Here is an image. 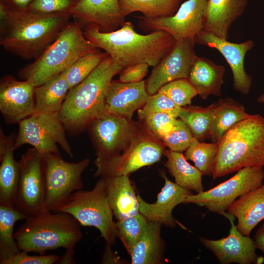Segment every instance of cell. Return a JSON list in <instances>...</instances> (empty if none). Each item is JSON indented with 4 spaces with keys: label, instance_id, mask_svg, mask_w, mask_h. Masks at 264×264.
Masks as SVG:
<instances>
[{
    "label": "cell",
    "instance_id": "obj_20",
    "mask_svg": "<svg viewBox=\"0 0 264 264\" xmlns=\"http://www.w3.org/2000/svg\"><path fill=\"white\" fill-rule=\"evenodd\" d=\"M162 176L165 180L164 185L157 194L154 203H148L140 195H137L139 211L148 221L158 222L167 227L174 228L176 226L172 215L174 208L176 205L183 203L186 198L193 195V193L171 181L165 174L162 173Z\"/></svg>",
    "mask_w": 264,
    "mask_h": 264
},
{
    "label": "cell",
    "instance_id": "obj_5",
    "mask_svg": "<svg viewBox=\"0 0 264 264\" xmlns=\"http://www.w3.org/2000/svg\"><path fill=\"white\" fill-rule=\"evenodd\" d=\"M81 226L69 214L48 211L26 219L14 237L21 251L44 255L58 248H74L83 238Z\"/></svg>",
    "mask_w": 264,
    "mask_h": 264
},
{
    "label": "cell",
    "instance_id": "obj_23",
    "mask_svg": "<svg viewBox=\"0 0 264 264\" xmlns=\"http://www.w3.org/2000/svg\"><path fill=\"white\" fill-rule=\"evenodd\" d=\"M247 4V0H207L202 30L227 40L230 27Z\"/></svg>",
    "mask_w": 264,
    "mask_h": 264
},
{
    "label": "cell",
    "instance_id": "obj_46",
    "mask_svg": "<svg viewBox=\"0 0 264 264\" xmlns=\"http://www.w3.org/2000/svg\"><path fill=\"white\" fill-rule=\"evenodd\" d=\"M75 253L74 248L66 249V252L59 258L56 264H75L74 259Z\"/></svg>",
    "mask_w": 264,
    "mask_h": 264
},
{
    "label": "cell",
    "instance_id": "obj_45",
    "mask_svg": "<svg viewBox=\"0 0 264 264\" xmlns=\"http://www.w3.org/2000/svg\"><path fill=\"white\" fill-rule=\"evenodd\" d=\"M253 241L256 248L264 254V222L256 230Z\"/></svg>",
    "mask_w": 264,
    "mask_h": 264
},
{
    "label": "cell",
    "instance_id": "obj_1",
    "mask_svg": "<svg viewBox=\"0 0 264 264\" xmlns=\"http://www.w3.org/2000/svg\"><path fill=\"white\" fill-rule=\"evenodd\" d=\"M84 34L97 49H102L115 62L124 67L146 63L154 67L166 55L175 40L168 33L157 30L143 35L134 30L130 22L118 29L101 31L95 25L85 26Z\"/></svg>",
    "mask_w": 264,
    "mask_h": 264
},
{
    "label": "cell",
    "instance_id": "obj_27",
    "mask_svg": "<svg viewBox=\"0 0 264 264\" xmlns=\"http://www.w3.org/2000/svg\"><path fill=\"white\" fill-rule=\"evenodd\" d=\"M162 224L148 222L142 238L130 255L132 264H161L164 263L165 243L161 236Z\"/></svg>",
    "mask_w": 264,
    "mask_h": 264
},
{
    "label": "cell",
    "instance_id": "obj_7",
    "mask_svg": "<svg viewBox=\"0 0 264 264\" xmlns=\"http://www.w3.org/2000/svg\"><path fill=\"white\" fill-rule=\"evenodd\" d=\"M57 212L70 214L82 226L97 228L108 245L115 243L116 225L107 197L105 178H100L91 190L74 192Z\"/></svg>",
    "mask_w": 264,
    "mask_h": 264
},
{
    "label": "cell",
    "instance_id": "obj_30",
    "mask_svg": "<svg viewBox=\"0 0 264 264\" xmlns=\"http://www.w3.org/2000/svg\"><path fill=\"white\" fill-rule=\"evenodd\" d=\"M164 155L167 158L164 165L177 184L196 194L203 191L202 173L191 165L182 153L168 149L165 151Z\"/></svg>",
    "mask_w": 264,
    "mask_h": 264
},
{
    "label": "cell",
    "instance_id": "obj_34",
    "mask_svg": "<svg viewBox=\"0 0 264 264\" xmlns=\"http://www.w3.org/2000/svg\"><path fill=\"white\" fill-rule=\"evenodd\" d=\"M149 221L140 212L115 222L117 237L130 255L135 245L144 236Z\"/></svg>",
    "mask_w": 264,
    "mask_h": 264
},
{
    "label": "cell",
    "instance_id": "obj_40",
    "mask_svg": "<svg viewBox=\"0 0 264 264\" xmlns=\"http://www.w3.org/2000/svg\"><path fill=\"white\" fill-rule=\"evenodd\" d=\"M180 108L166 95L157 92L150 95L142 108L138 110V115L141 119L150 113L162 112L177 118Z\"/></svg>",
    "mask_w": 264,
    "mask_h": 264
},
{
    "label": "cell",
    "instance_id": "obj_16",
    "mask_svg": "<svg viewBox=\"0 0 264 264\" xmlns=\"http://www.w3.org/2000/svg\"><path fill=\"white\" fill-rule=\"evenodd\" d=\"M220 215L230 221L231 228L228 235L217 240L200 237L201 243L213 253L221 264H258L260 258L256 252L257 248L253 239L238 231L233 215L226 212Z\"/></svg>",
    "mask_w": 264,
    "mask_h": 264
},
{
    "label": "cell",
    "instance_id": "obj_28",
    "mask_svg": "<svg viewBox=\"0 0 264 264\" xmlns=\"http://www.w3.org/2000/svg\"><path fill=\"white\" fill-rule=\"evenodd\" d=\"M216 102L209 138L213 143H218L233 126L251 115L246 112L242 104L230 97Z\"/></svg>",
    "mask_w": 264,
    "mask_h": 264
},
{
    "label": "cell",
    "instance_id": "obj_35",
    "mask_svg": "<svg viewBox=\"0 0 264 264\" xmlns=\"http://www.w3.org/2000/svg\"><path fill=\"white\" fill-rule=\"evenodd\" d=\"M108 56L98 49L81 57L62 73L70 88L85 80Z\"/></svg>",
    "mask_w": 264,
    "mask_h": 264
},
{
    "label": "cell",
    "instance_id": "obj_32",
    "mask_svg": "<svg viewBox=\"0 0 264 264\" xmlns=\"http://www.w3.org/2000/svg\"><path fill=\"white\" fill-rule=\"evenodd\" d=\"M28 217L14 207L0 205V261L19 253L14 227L19 220Z\"/></svg>",
    "mask_w": 264,
    "mask_h": 264
},
{
    "label": "cell",
    "instance_id": "obj_21",
    "mask_svg": "<svg viewBox=\"0 0 264 264\" xmlns=\"http://www.w3.org/2000/svg\"><path fill=\"white\" fill-rule=\"evenodd\" d=\"M150 96L146 89V81L126 83L112 80L107 91L105 113L132 119L134 112L142 107Z\"/></svg>",
    "mask_w": 264,
    "mask_h": 264
},
{
    "label": "cell",
    "instance_id": "obj_39",
    "mask_svg": "<svg viewBox=\"0 0 264 264\" xmlns=\"http://www.w3.org/2000/svg\"><path fill=\"white\" fill-rule=\"evenodd\" d=\"M196 137L190 128L180 119H177L174 129L161 140L172 151H185Z\"/></svg>",
    "mask_w": 264,
    "mask_h": 264
},
{
    "label": "cell",
    "instance_id": "obj_9",
    "mask_svg": "<svg viewBox=\"0 0 264 264\" xmlns=\"http://www.w3.org/2000/svg\"><path fill=\"white\" fill-rule=\"evenodd\" d=\"M159 140L143 130L121 153L107 157H96L95 177L108 178L130 174L159 161L165 151Z\"/></svg>",
    "mask_w": 264,
    "mask_h": 264
},
{
    "label": "cell",
    "instance_id": "obj_25",
    "mask_svg": "<svg viewBox=\"0 0 264 264\" xmlns=\"http://www.w3.org/2000/svg\"><path fill=\"white\" fill-rule=\"evenodd\" d=\"M107 193L112 213L117 220L135 215L139 211V203L129 175L104 178Z\"/></svg>",
    "mask_w": 264,
    "mask_h": 264
},
{
    "label": "cell",
    "instance_id": "obj_8",
    "mask_svg": "<svg viewBox=\"0 0 264 264\" xmlns=\"http://www.w3.org/2000/svg\"><path fill=\"white\" fill-rule=\"evenodd\" d=\"M89 163L88 158L70 162L60 154L42 155L45 203L48 211L56 212L74 192L83 188L82 175Z\"/></svg>",
    "mask_w": 264,
    "mask_h": 264
},
{
    "label": "cell",
    "instance_id": "obj_47",
    "mask_svg": "<svg viewBox=\"0 0 264 264\" xmlns=\"http://www.w3.org/2000/svg\"><path fill=\"white\" fill-rule=\"evenodd\" d=\"M257 101L260 104L264 105V93L257 97Z\"/></svg>",
    "mask_w": 264,
    "mask_h": 264
},
{
    "label": "cell",
    "instance_id": "obj_19",
    "mask_svg": "<svg viewBox=\"0 0 264 264\" xmlns=\"http://www.w3.org/2000/svg\"><path fill=\"white\" fill-rule=\"evenodd\" d=\"M70 14L81 25H95L104 32L116 30L126 22L119 0H79Z\"/></svg>",
    "mask_w": 264,
    "mask_h": 264
},
{
    "label": "cell",
    "instance_id": "obj_13",
    "mask_svg": "<svg viewBox=\"0 0 264 264\" xmlns=\"http://www.w3.org/2000/svg\"><path fill=\"white\" fill-rule=\"evenodd\" d=\"M42 155L28 149L19 160L20 176L14 207L28 218L48 212L42 168Z\"/></svg>",
    "mask_w": 264,
    "mask_h": 264
},
{
    "label": "cell",
    "instance_id": "obj_24",
    "mask_svg": "<svg viewBox=\"0 0 264 264\" xmlns=\"http://www.w3.org/2000/svg\"><path fill=\"white\" fill-rule=\"evenodd\" d=\"M227 211L237 219L238 231L249 237L252 230L264 220V183L239 197Z\"/></svg>",
    "mask_w": 264,
    "mask_h": 264
},
{
    "label": "cell",
    "instance_id": "obj_11",
    "mask_svg": "<svg viewBox=\"0 0 264 264\" xmlns=\"http://www.w3.org/2000/svg\"><path fill=\"white\" fill-rule=\"evenodd\" d=\"M264 179L263 167L243 168L232 177L206 191L187 197L184 204L192 203L220 214L242 195L261 186Z\"/></svg>",
    "mask_w": 264,
    "mask_h": 264
},
{
    "label": "cell",
    "instance_id": "obj_3",
    "mask_svg": "<svg viewBox=\"0 0 264 264\" xmlns=\"http://www.w3.org/2000/svg\"><path fill=\"white\" fill-rule=\"evenodd\" d=\"M124 68L108 55L85 80L69 89L58 112L66 132L77 135L105 114L109 85Z\"/></svg>",
    "mask_w": 264,
    "mask_h": 264
},
{
    "label": "cell",
    "instance_id": "obj_33",
    "mask_svg": "<svg viewBox=\"0 0 264 264\" xmlns=\"http://www.w3.org/2000/svg\"><path fill=\"white\" fill-rule=\"evenodd\" d=\"M216 102L207 107L191 106L181 107L178 117L190 128L195 137L200 141L210 138Z\"/></svg>",
    "mask_w": 264,
    "mask_h": 264
},
{
    "label": "cell",
    "instance_id": "obj_10",
    "mask_svg": "<svg viewBox=\"0 0 264 264\" xmlns=\"http://www.w3.org/2000/svg\"><path fill=\"white\" fill-rule=\"evenodd\" d=\"M15 148L28 144L42 155L60 154V145L71 158L73 154L58 113H34L19 124Z\"/></svg>",
    "mask_w": 264,
    "mask_h": 264
},
{
    "label": "cell",
    "instance_id": "obj_37",
    "mask_svg": "<svg viewBox=\"0 0 264 264\" xmlns=\"http://www.w3.org/2000/svg\"><path fill=\"white\" fill-rule=\"evenodd\" d=\"M158 92L166 95L180 107L191 105L192 99L198 94L187 78L171 81L162 87Z\"/></svg>",
    "mask_w": 264,
    "mask_h": 264
},
{
    "label": "cell",
    "instance_id": "obj_6",
    "mask_svg": "<svg viewBox=\"0 0 264 264\" xmlns=\"http://www.w3.org/2000/svg\"><path fill=\"white\" fill-rule=\"evenodd\" d=\"M98 49L84 36L82 25L69 22L34 61L21 68L19 77L35 87L61 73L76 60Z\"/></svg>",
    "mask_w": 264,
    "mask_h": 264
},
{
    "label": "cell",
    "instance_id": "obj_43",
    "mask_svg": "<svg viewBox=\"0 0 264 264\" xmlns=\"http://www.w3.org/2000/svg\"><path fill=\"white\" fill-rule=\"evenodd\" d=\"M149 65L138 63L125 67L120 72L119 81L122 83H133L142 81L147 75Z\"/></svg>",
    "mask_w": 264,
    "mask_h": 264
},
{
    "label": "cell",
    "instance_id": "obj_42",
    "mask_svg": "<svg viewBox=\"0 0 264 264\" xmlns=\"http://www.w3.org/2000/svg\"><path fill=\"white\" fill-rule=\"evenodd\" d=\"M28 252L21 251L19 253L0 261V264H53L59 258L57 255H30Z\"/></svg>",
    "mask_w": 264,
    "mask_h": 264
},
{
    "label": "cell",
    "instance_id": "obj_41",
    "mask_svg": "<svg viewBox=\"0 0 264 264\" xmlns=\"http://www.w3.org/2000/svg\"><path fill=\"white\" fill-rule=\"evenodd\" d=\"M79 0H33L27 10L45 14H70Z\"/></svg>",
    "mask_w": 264,
    "mask_h": 264
},
{
    "label": "cell",
    "instance_id": "obj_26",
    "mask_svg": "<svg viewBox=\"0 0 264 264\" xmlns=\"http://www.w3.org/2000/svg\"><path fill=\"white\" fill-rule=\"evenodd\" d=\"M225 67L204 57L196 58L190 70L188 80L202 99L211 95L220 96L223 84Z\"/></svg>",
    "mask_w": 264,
    "mask_h": 264
},
{
    "label": "cell",
    "instance_id": "obj_14",
    "mask_svg": "<svg viewBox=\"0 0 264 264\" xmlns=\"http://www.w3.org/2000/svg\"><path fill=\"white\" fill-rule=\"evenodd\" d=\"M207 0H187L180 5L171 16L147 18L134 16L138 25L145 32L162 30L176 40L189 39L194 41L195 36L203 29Z\"/></svg>",
    "mask_w": 264,
    "mask_h": 264
},
{
    "label": "cell",
    "instance_id": "obj_4",
    "mask_svg": "<svg viewBox=\"0 0 264 264\" xmlns=\"http://www.w3.org/2000/svg\"><path fill=\"white\" fill-rule=\"evenodd\" d=\"M264 166V117L259 114L237 123L218 142L213 179L249 167Z\"/></svg>",
    "mask_w": 264,
    "mask_h": 264
},
{
    "label": "cell",
    "instance_id": "obj_18",
    "mask_svg": "<svg viewBox=\"0 0 264 264\" xmlns=\"http://www.w3.org/2000/svg\"><path fill=\"white\" fill-rule=\"evenodd\" d=\"M35 88L11 75L0 78V111L7 124H19L35 113Z\"/></svg>",
    "mask_w": 264,
    "mask_h": 264
},
{
    "label": "cell",
    "instance_id": "obj_2",
    "mask_svg": "<svg viewBox=\"0 0 264 264\" xmlns=\"http://www.w3.org/2000/svg\"><path fill=\"white\" fill-rule=\"evenodd\" d=\"M70 14H45L10 10L0 22V44L24 60H35L69 22Z\"/></svg>",
    "mask_w": 264,
    "mask_h": 264
},
{
    "label": "cell",
    "instance_id": "obj_22",
    "mask_svg": "<svg viewBox=\"0 0 264 264\" xmlns=\"http://www.w3.org/2000/svg\"><path fill=\"white\" fill-rule=\"evenodd\" d=\"M17 134L6 135L0 129V205L14 207L20 176L14 156Z\"/></svg>",
    "mask_w": 264,
    "mask_h": 264
},
{
    "label": "cell",
    "instance_id": "obj_44",
    "mask_svg": "<svg viewBox=\"0 0 264 264\" xmlns=\"http://www.w3.org/2000/svg\"><path fill=\"white\" fill-rule=\"evenodd\" d=\"M33 0H0L13 11L26 10Z\"/></svg>",
    "mask_w": 264,
    "mask_h": 264
},
{
    "label": "cell",
    "instance_id": "obj_17",
    "mask_svg": "<svg viewBox=\"0 0 264 264\" xmlns=\"http://www.w3.org/2000/svg\"><path fill=\"white\" fill-rule=\"evenodd\" d=\"M194 42L217 49L223 56L231 69L233 89L243 95L249 93L252 79L245 71L244 59L247 52L254 46L252 40H248L241 43H232L202 30L195 36Z\"/></svg>",
    "mask_w": 264,
    "mask_h": 264
},
{
    "label": "cell",
    "instance_id": "obj_36",
    "mask_svg": "<svg viewBox=\"0 0 264 264\" xmlns=\"http://www.w3.org/2000/svg\"><path fill=\"white\" fill-rule=\"evenodd\" d=\"M218 150V143H205L196 138L185 151L184 156L192 161L203 176H211Z\"/></svg>",
    "mask_w": 264,
    "mask_h": 264
},
{
    "label": "cell",
    "instance_id": "obj_12",
    "mask_svg": "<svg viewBox=\"0 0 264 264\" xmlns=\"http://www.w3.org/2000/svg\"><path fill=\"white\" fill-rule=\"evenodd\" d=\"M96 157H107L123 151L143 130L132 119L105 113L92 122L88 129Z\"/></svg>",
    "mask_w": 264,
    "mask_h": 264
},
{
    "label": "cell",
    "instance_id": "obj_15",
    "mask_svg": "<svg viewBox=\"0 0 264 264\" xmlns=\"http://www.w3.org/2000/svg\"><path fill=\"white\" fill-rule=\"evenodd\" d=\"M195 42L189 39L176 40L166 55L154 67L146 81L148 93L153 95L166 84L174 80L188 78L197 57Z\"/></svg>",
    "mask_w": 264,
    "mask_h": 264
},
{
    "label": "cell",
    "instance_id": "obj_29",
    "mask_svg": "<svg viewBox=\"0 0 264 264\" xmlns=\"http://www.w3.org/2000/svg\"><path fill=\"white\" fill-rule=\"evenodd\" d=\"M70 89L63 73L35 88V113H58Z\"/></svg>",
    "mask_w": 264,
    "mask_h": 264
},
{
    "label": "cell",
    "instance_id": "obj_38",
    "mask_svg": "<svg viewBox=\"0 0 264 264\" xmlns=\"http://www.w3.org/2000/svg\"><path fill=\"white\" fill-rule=\"evenodd\" d=\"M140 120L142 128L159 140L174 129L177 121V118L162 112L150 113Z\"/></svg>",
    "mask_w": 264,
    "mask_h": 264
},
{
    "label": "cell",
    "instance_id": "obj_31",
    "mask_svg": "<svg viewBox=\"0 0 264 264\" xmlns=\"http://www.w3.org/2000/svg\"><path fill=\"white\" fill-rule=\"evenodd\" d=\"M181 0H119L120 11L124 17L139 12L147 18L173 16Z\"/></svg>",
    "mask_w": 264,
    "mask_h": 264
}]
</instances>
